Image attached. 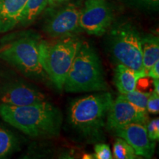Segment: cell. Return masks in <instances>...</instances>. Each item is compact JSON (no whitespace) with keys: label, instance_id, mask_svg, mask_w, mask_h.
Segmentation results:
<instances>
[{"label":"cell","instance_id":"7a4b0ae2","mask_svg":"<svg viewBox=\"0 0 159 159\" xmlns=\"http://www.w3.org/2000/svg\"><path fill=\"white\" fill-rule=\"evenodd\" d=\"M63 89L68 93L105 91L108 89L100 59L89 43H81Z\"/></svg>","mask_w":159,"mask_h":159},{"label":"cell","instance_id":"9a60e30c","mask_svg":"<svg viewBox=\"0 0 159 159\" xmlns=\"http://www.w3.org/2000/svg\"><path fill=\"white\" fill-rule=\"evenodd\" d=\"M47 5L48 0H27L19 25L22 27L31 25Z\"/></svg>","mask_w":159,"mask_h":159},{"label":"cell","instance_id":"7c38bea8","mask_svg":"<svg viewBox=\"0 0 159 159\" xmlns=\"http://www.w3.org/2000/svg\"><path fill=\"white\" fill-rule=\"evenodd\" d=\"M27 0H0V33H7L19 24Z\"/></svg>","mask_w":159,"mask_h":159},{"label":"cell","instance_id":"e0dca14e","mask_svg":"<svg viewBox=\"0 0 159 159\" xmlns=\"http://www.w3.org/2000/svg\"><path fill=\"white\" fill-rule=\"evenodd\" d=\"M113 158L116 159H135L138 158L134 149L122 138L116 139L113 146Z\"/></svg>","mask_w":159,"mask_h":159},{"label":"cell","instance_id":"8992f818","mask_svg":"<svg viewBox=\"0 0 159 159\" xmlns=\"http://www.w3.org/2000/svg\"><path fill=\"white\" fill-rule=\"evenodd\" d=\"M108 44L111 57L117 63L148 76L142 63V37L136 27L130 24L114 27L111 31Z\"/></svg>","mask_w":159,"mask_h":159},{"label":"cell","instance_id":"2e32d148","mask_svg":"<svg viewBox=\"0 0 159 159\" xmlns=\"http://www.w3.org/2000/svg\"><path fill=\"white\" fill-rule=\"evenodd\" d=\"M19 142L12 132L0 126V158L9 156L16 150Z\"/></svg>","mask_w":159,"mask_h":159},{"label":"cell","instance_id":"3957f363","mask_svg":"<svg viewBox=\"0 0 159 159\" xmlns=\"http://www.w3.org/2000/svg\"><path fill=\"white\" fill-rule=\"evenodd\" d=\"M113 101L112 94L106 91L75 99L69 107V124L85 137L98 136Z\"/></svg>","mask_w":159,"mask_h":159},{"label":"cell","instance_id":"52a82bcc","mask_svg":"<svg viewBox=\"0 0 159 159\" xmlns=\"http://www.w3.org/2000/svg\"><path fill=\"white\" fill-rule=\"evenodd\" d=\"M114 14L106 0H86L80 9L79 24L83 31L102 36L112 25Z\"/></svg>","mask_w":159,"mask_h":159},{"label":"cell","instance_id":"30bf717a","mask_svg":"<svg viewBox=\"0 0 159 159\" xmlns=\"http://www.w3.org/2000/svg\"><path fill=\"white\" fill-rule=\"evenodd\" d=\"M148 122V114L136 109L120 94L109 108L105 126L108 130L114 131L132 123L146 125Z\"/></svg>","mask_w":159,"mask_h":159},{"label":"cell","instance_id":"603a6c76","mask_svg":"<svg viewBox=\"0 0 159 159\" xmlns=\"http://www.w3.org/2000/svg\"><path fill=\"white\" fill-rule=\"evenodd\" d=\"M148 76L152 77V79H159V61H156L150 70L148 71Z\"/></svg>","mask_w":159,"mask_h":159},{"label":"cell","instance_id":"4fadbf2b","mask_svg":"<svg viewBox=\"0 0 159 159\" xmlns=\"http://www.w3.org/2000/svg\"><path fill=\"white\" fill-rule=\"evenodd\" d=\"M114 74L115 85L122 94L134 91L138 80L145 77L144 75L121 63H117Z\"/></svg>","mask_w":159,"mask_h":159},{"label":"cell","instance_id":"5b68a950","mask_svg":"<svg viewBox=\"0 0 159 159\" xmlns=\"http://www.w3.org/2000/svg\"><path fill=\"white\" fill-rule=\"evenodd\" d=\"M39 39L34 35L12 40L0 47V59L25 76L38 80L48 78L39 58Z\"/></svg>","mask_w":159,"mask_h":159},{"label":"cell","instance_id":"8fae6325","mask_svg":"<svg viewBox=\"0 0 159 159\" xmlns=\"http://www.w3.org/2000/svg\"><path fill=\"white\" fill-rule=\"evenodd\" d=\"M113 132L116 136L126 141L138 156L150 158L153 156L156 142L149 138L145 125L132 123Z\"/></svg>","mask_w":159,"mask_h":159},{"label":"cell","instance_id":"ac0fdd59","mask_svg":"<svg viewBox=\"0 0 159 159\" xmlns=\"http://www.w3.org/2000/svg\"><path fill=\"white\" fill-rule=\"evenodd\" d=\"M150 94V92H142V91H137L135 89L134 91L122 95L136 109L144 114H148L147 103H148V99Z\"/></svg>","mask_w":159,"mask_h":159},{"label":"cell","instance_id":"6da1fadb","mask_svg":"<svg viewBox=\"0 0 159 159\" xmlns=\"http://www.w3.org/2000/svg\"><path fill=\"white\" fill-rule=\"evenodd\" d=\"M0 116L5 122L33 138L57 136L63 122L61 111L47 101L21 106L1 104Z\"/></svg>","mask_w":159,"mask_h":159},{"label":"cell","instance_id":"cb8c5ba5","mask_svg":"<svg viewBox=\"0 0 159 159\" xmlns=\"http://www.w3.org/2000/svg\"><path fill=\"white\" fill-rule=\"evenodd\" d=\"M68 1L69 0H48V5L51 7H55Z\"/></svg>","mask_w":159,"mask_h":159},{"label":"cell","instance_id":"9c48e42d","mask_svg":"<svg viewBox=\"0 0 159 159\" xmlns=\"http://www.w3.org/2000/svg\"><path fill=\"white\" fill-rule=\"evenodd\" d=\"M46 96L36 88L20 80L0 84V105L21 106L46 101Z\"/></svg>","mask_w":159,"mask_h":159},{"label":"cell","instance_id":"ffe728a7","mask_svg":"<svg viewBox=\"0 0 159 159\" xmlns=\"http://www.w3.org/2000/svg\"><path fill=\"white\" fill-rule=\"evenodd\" d=\"M146 129L148 135L151 140L158 141L159 139V119L156 118L147 123Z\"/></svg>","mask_w":159,"mask_h":159},{"label":"cell","instance_id":"ba28073f","mask_svg":"<svg viewBox=\"0 0 159 159\" xmlns=\"http://www.w3.org/2000/svg\"><path fill=\"white\" fill-rule=\"evenodd\" d=\"M80 13V9L77 5L68 4L49 16L43 24V30L55 39L76 35L83 31L79 24Z\"/></svg>","mask_w":159,"mask_h":159},{"label":"cell","instance_id":"d4e9b609","mask_svg":"<svg viewBox=\"0 0 159 159\" xmlns=\"http://www.w3.org/2000/svg\"><path fill=\"white\" fill-rule=\"evenodd\" d=\"M153 85H154V92L156 94H159V80L158 79H154L153 81Z\"/></svg>","mask_w":159,"mask_h":159},{"label":"cell","instance_id":"7402d4cb","mask_svg":"<svg viewBox=\"0 0 159 159\" xmlns=\"http://www.w3.org/2000/svg\"><path fill=\"white\" fill-rule=\"evenodd\" d=\"M137 5L148 8H158L159 0H131Z\"/></svg>","mask_w":159,"mask_h":159},{"label":"cell","instance_id":"d6986e66","mask_svg":"<svg viewBox=\"0 0 159 159\" xmlns=\"http://www.w3.org/2000/svg\"><path fill=\"white\" fill-rule=\"evenodd\" d=\"M94 158L97 159H111L113 155L110 147L106 144H97L94 147Z\"/></svg>","mask_w":159,"mask_h":159},{"label":"cell","instance_id":"277c9868","mask_svg":"<svg viewBox=\"0 0 159 159\" xmlns=\"http://www.w3.org/2000/svg\"><path fill=\"white\" fill-rule=\"evenodd\" d=\"M55 39L39 41V58L48 79L61 91L82 41L76 35Z\"/></svg>","mask_w":159,"mask_h":159},{"label":"cell","instance_id":"44dd1931","mask_svg":"<svg viewBox=\"0 0 159 159\" xmlns=\"http://www.w3.org/2000/svg\"><path fill=\"white\" fill-rule=\"evenodd\" d=\"M147 111L152 114H158L159 112V94L150 92L147 103Z\"/></svg>","mask_w":159,"mask_h":159},{"label":"cell","instance_id":"5bb4252c","mask_svg":"<svg viewBox=\"0 0 159 159\" xmlns=\"http://www.w3.org/2000/svg\"><path fill=\"white\" fill-rule=\"evenodd\" d=\"M142 49L143 66L148 73L152 66L159 61L158 38L152 35L142 38Z\"/></svg>","mask_w":159,"mask_h":159}]
</instances>
